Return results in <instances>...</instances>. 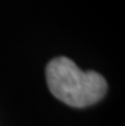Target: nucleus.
<instances>
[{"instance_id": "f257e3e1", "label": "nucleus", "mask_w": 125, "mask_h": 126, "mask_svg": "<svg viewBox=\"0 0 125 126\" xmlns=\"http://www.w3.org/2000/svg\"><path fill=\"white\" fill-rule=\"evenodd\" d=\"M46 80L57 99L77 108L94 105L107 92V83L101 74L80 70L68 57H56L47 64Z\"/></svg>"}]
</instances>
